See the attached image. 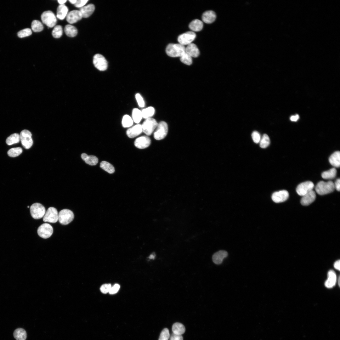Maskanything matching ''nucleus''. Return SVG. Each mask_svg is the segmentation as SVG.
I'll use <instances>...</instances> for the list:
<instances>
[{
	"instance_id": "bf43d9fd",
	"label": "nucleus",
	"mask_w": 340,
	"mask_h": 340,
	"mask_svg": "<svg viewBox=\"0 0 340 340\" xmlns=\"http://www.w3.org/2000/svg\"><path fill=\"white\" fill-rule=\"evenodd\" d=\"M27 207H28V208H29V206H27Z\"/></svg>"
},
{
	"instance_id": "4c0bfd02",
	"label": "nucleus",
	"mask_w": 340,
	"mask_h": 340,
	"mask_svg": "<svg viewBox=\"0 0 340 340\" xmlns=\"http://www.w3.org/2000/svg\"><path fill=\"white\" fill-rule=\"evenodd\" d=\"M22 152V149L20 147L12 148L8 151V154L11 157H14L19 156Z\"/></svg>"
},
{
	"instance_id": "412c9836",
	"label": "nucleus",
	"mask_w": 340,
	"mask_h": 340,
	"mask_svg": "<svg viewBox=\"0 0 340 340\" xmlns=\"http://www.w3.org/2000/svg\"><path fill=\"white\" fill-rule=\"evenodd\" d=\"M328 278L325 282V286L328 288H331L334 286L336 282V275L334 271L330 270L328 271Z\"/></svg>"
},
{
	"instance_id": "13d9d810",
	"label": "nucleus",
	"mask_w": 340,
	"mask_h": 340,
	"mask_svg": "<svg viewBox=\"0 0 340 340\" xmlns=\"http://www.w3.org/2000/svg\"><path fill=\"white\" fill-rule=\"evenodd\" d=\"M339 280H340V279H339H339H338V285L339 286V285H340V284H339L340 281H339Z\"/></svg>"
},
{
	"instance_id": "e433bc0d",
	"label": "nucleus",
	"mask_w": 340,
	"mask_h": 340,
	"mask_svg": "<svg viewBox=\"0 0 340 340\" xmlns=\"http://www.w3.org/2000/svg\"><path fill=\"white\" fill-rule=\"evenodd\" d=\"M122 123L124 128H128L133 125V120L129 116L126 115L123 117Z\"/></svg>"
},
{
	"instance_id": "8fccbe9b",
	"label": "nucleus",
	"mask_w": 340,
	"mask_h": 340,
	"mask_svg": "<svg viewBox=\"0 0 340 340\" xmlns=\"http://www.w3.org/2000/svg\"><path fill=\"white\" fill-rule=\"evenodd\" d=\"M170 340H183V338L181 335H177L173 333L170 337Z\"/></svg>"
},
{
	"instance_id": "9b49d317",
	"label": "nucleus",
	"mask_w": 340,
	"mask_h": 340,
	"mask_svg": "<svg viewBox=\"0 0 340 340\" xmlns=\"http://www.w3.org/2000/svg\"><path fill=\"white\" fill-rule=\"evenodd\" d=\"M53 229L52 226L49 224L45 223L41 224L37 230L38 235L44 239H47L52 235Z\"/></svg>"
},
{
	"instance_id": "bb28decb",
	"label": "nucleus",
	"mask_w": 340,
	"mask_h": 340,
	"mask_svg": "<svg viewBox=\"0 0 340 340\" xmlns=\"http://www.w3.org/2000/svg\"><path fill=\"white\" fill-rule=\"evenodd\" d=\"M189 28L192 31H198L201 30L203 27V22L201 20L195 19L192 21L189 24Z\"/></svg>"
},
{
	"instance_id": "58836bf2",
	"label": "nucleus",
	"mask_w": 340,
	"mask_h": 340,
	"mask_svg": "<svg viewBox=\"0 0 340 340\" xmlns=\"http://www.w3.org/2000/svg\"><path fill=\"white\" fill-rule=\"evenodd\" d=\"M52 34L54 38L60 37L63 34V29L62 26L60 25L55 26L52 31Z\"/></svg>"
},
{
	"instance_id": "09e8293b",
	"label": "nucleus",
	"mask_w": 340,
	"mask_h": 340,
	"mask_svg": "<svg viewBox=\"0 0 340 340\" xmlns=\"http://www.w3.org/2000/svg\"><path fill=\"white\" fill-rule=\"evenodd\" d=\"M88 1V0H76L74 5L76 7L81 8L83 7Z\"/></svg>"
},
{
	"instance_id": "ea45409f",
	"label": "nucleus",
	"mask_w": 340,
	"mask_h": 340,
	"mask_svg": "<svg viewBox=\"0 0 340 340\" xmlns=\"http://www.w3.org/2000/svg\"><path fill=\"white\" fill-rule=\"evenodd\" d=\"M270 139L268 136L266 134H264L261 139L259 142L260 146L263 148L267 147L269 144Z\"/></svg>"
},
{
	"instance_id": "79ce46f5",
	"label": "nucleus",
	"mask_w": 340,
	"mask_h": 340,
	"mask_svg": "<svg viewBox=\"0 0 340 340\" xmlns=\"http://www.w3.org/2000/svg\"><path fill=\"white\" fill-rule=\"evenodd\" d=\"M32 31L30 28H27L22 30L19 31L17 33L18 36L20 38H23L31 35Z\"/></svg>"
},
{
	"instance_id": "0eeeda50",
	"label": "nucleus",
	"mask_w": 340,
	"mask_h": 340,
	"mask_svg": "<svg viewBox=\"0 0 340 340\" xmlns=\"http://www.w3.org/2000/svg\"><path fill=\"white\" fill-rule=\"evenodd\" d=\"M20 136V140L23 147L26 149L30 148L33 143L31 132L27 130L24 129L21 132Z\"/></svg>"
},
{
	"instance_id": "1a4fd4ad",
	"label": "nucleus",
	"mask_w": 340,
	"mask_h": 340,
	"mask_svg": "<svg viewBox=\"0 0 340 340\" xmlns=\"http://www.w3.org/2000/svg\"><path fill=\"white\" fill-rule=\"evenodd\" d=\"M93 62L95 67L100 71H104L108 67V63L105 57L100 54H96L93 57Z\"/></svg>"
},
{
	"instance_id": "5701e85b",
	"label": "nucleus",
	"mask_w": 340,
	"mask_h": 340,
	"mask_svg": "<svg viewBox=\"0 0 340 340\" xmlns=\"http://www.w3.org/2000/svg\"><path fill=\"white\" fill-rule=\"evenodd\" d=\"M95 10V6L92 4H89L81 8L80 11L82 17L87 18L89 17L94 12Z\"/></svg>"
},
{
	"instance_id": "7c9ffc66",
	"label": "nucleus",
	"mask_w": 340,
	"mask_h": 340,
	"mask_svg": "<svg viewBox=\"0 0 340 340\" xmlns=\"http://www.w3.org/2000/svg\"><path fill=\"white\" fill-rule=\"evenodd\" d=\"M337 170L335 167H333L323 172L321 174V176L324 179H332L335 178Z\"/></svg>"
},
{
	"instance_id": "a878e982",
	"label": "nucleus",
	"mask_w": 340,
	"mask_h": 340,
	"mask_svg": "<svg viewBox=\"0 0 340 340\" xmlns=\"http://www.w3.org/2000/svg\"><path fill=\"white\" fill-rule=\"evenodd\" d=\"M68 11V8L65 4L59 5L57 10V18L61 20H63L66 16Z\"/></svg>"
},
{
	"instance_id": "603ef678",
	"label": "nucleus",
	"mask_w": 340,
	"mask_h": 340,
	"mask_svg": "<svg viewBox=\"0 0 340 340\" xmlns=\"http://www.w3.org/2000/svg\"><path fill=\"white\" fill-rule=\"evenodd\" d=\"M299 118V115L296 114L295 115L292 116L290 117V120L292 121L296 122L298 120Z\"/></svg>"
},
{
	"instance_id": "a211bd4d",
	"label": "nucleus",
	"mask_w": 340,
	"mask_h": 340,
	"mask_svg": "<svg viewBox=\"0 0 340 340\" xmlns=\"http://www.w3.org/2000/svg\"><path fill=\"white\" fill-rule=\"evenodd\" d=\"M142 132L141 125L138 124L128 129L126 134L128 137L132 138L139 135Z\"/></svg>"
},
{
	"instance_id": "6ab92c4d",
	"label": "nucleus",
	"mask_w": 340,
	"mask_h": 340,
	"mask_svg": "<svg viewBox=\"0 0 340 340\" xmlns=\"http://www.w3.org/2000/svg\"><path fill=\"white\" fill-rule=\"evenodd\" d=\"M228 255L227 252L224 250H220L214 253L212 256V260L214 263L219 264L222 263L223 259Z\"/></svg>"
},
{
	"instance_id": "49530a36",
	"label": "nucleus",
	"mask_w": 340,
	"mask_h": 340,
	"mask_svg": "<svg viewBox=\"0 0 340 340\" xmlns=\"http://www.w3.org/2000/svg\"><path fill=\"white\" fill-rule=\"evenodd\" d=\"M111 287L110 284H104L101 286L100 290L102 293L105 294L109 292Z\"/></svg>"
},
{
	"instance_id": "c756f323",
	"label": "nucleus",
	"mask_w": 340,
	"mask_h": 340,
	"mask_svg": "<svg viewBox=\"0 0 340 340\" xmlns=\"http://www.w3.org/2000/svg\"><path fill=\"white\" fill-rule=\"evenodd\" d=\"M64 31L66 35L70 37H75L78 32L76 28L71 25H67L65 26Z\"/></svg>"
},
{
	"instance_id": "37998d69",
	"label": "nucleus",
	"mask_w": 340,
	"mask_h": 340,
	"mask_svg": "<svg viewBox=\"0 0 340 340\" xmlns=\"http://www.w3.org/2000/svg\"><path fill=\"white\" fill-rule=\"evenodd\" d=\"M170 337L168 329L165 328L161 332L158 340H168Z\"/></svg>"
},
{
	"instance_id": "f03ea898",
	"label": "nucleus",
	"mask_w": 340,
	"mask_h": 340,
	"mask_svg": "<svg viewBox=\"0 0 340 340\" xmlns=\"http://www.w3.org/2000/svg\"><path fill=\"white\" fill-rule=\"evenodd\" d=\"M185 47L179 44H169L167 47L166 51L167 55L171 57H181L185 52Z\"/></svg>"
},
{
	"instance_id": "7ed1b4c3",
	"label": "nucleus",
	"mask_w": 340,
	"mask_h": 340,
	"mask_svg": "<svg viewBox=\"0 0 340 340\" xmlns=\"http://www.w3.org/2000/svg\"><path fill=\"white\" fill-rule=\"evenodd\" d=\"M32 217L35 219H39L43 217L46 212L44 207L39 203L32 204L30 207Z\"/></svg>"
},
{
	"instance_id": "ddd939ff",
	"label": "nucleus",
	"mask_w": 340,
	"mask_h": 340,
	"mask_svg": "<svg viewBox=\"0 0 340 340\" xmlns=\"http://www.w3.org/2000/svg\"><path fill=\"white\" fill-rule=\"evenodd\" d=\"M196 36V34L193 31H189L180 35L178 40L179 44L182 45H188L194 40Z\"/></svg>"
},
{
	"instance_id": "a19ab883",
	"label": "nucleus",
	"mask_w": 340,
	"mask_h": 340,
	"mask_svg": "<svg viewBox=\"0 0 340 340\" xmlns=\"http://www.w3.org/2000/svg\"><path fill=\"white\" fill-rule=\"evenodd\" d=\"M180 60L182 63L188 65H190L192 63V57L185 52L180 57Z\"/></svg>"
},
{
	"instance_id": "3c124183",
	"label": "nucleus",
	"mask_w": 340,
	"mask_h": 340,
	"mask_svg": "<svg viewBox=\"0 0 340 340\" xmlns=\"http://www.w3.org/2000/svg\"><path fill=\"white\" fill-rule=\"evenodd\" d=\"M335 189H336L337 191H339L340 190V178L337 179L335 183H334Z\"/></svg>"
},
{
	"instance_id": "4be33fe9",
	"label": "nucleus",
	"mask_w": 340,
	"mask_h": 340,
	"mask_svg": "<svg viewBox=\"0 0 340 340\" xmlns=\"http://www.w3.org/2000/svg\"><path fill=\"white\" fill-rule=\"evenodd\" d=\"M185 52L191 57L196 58L200 54L199 50L196 45L194 43H191L188 44L185 48Z\"/></svg>"
},
{
	"instance_id": "473e14b6",
	"label": "nucleus",
	"mask_w": 340,
	"mask_h": 340,
	"mask_svg": "<svg viewBox=\"0 0 340 340\" xmlns=\"http://www.w3.org/2000/svg\"><path fill=\"white\" fill-rule=\"evenodd\" d=\"M100 167L109 173H113L115 168L110 163L105 161H103L100 163Z\"/></svg>"
},
{
	"instance_id": "39448f33",
	"label": "nucleus",
	"mask_w": 340,
	"mask_h": 340,
	"mask_svg": "<svg viewBox=\"0 0 340 340\" xmlns=\"http://www.w3.org/2000/svg\"><path fill=\"white\" fill-rule=\"evenodd\" d=\"M41 19L43 23L50 28L54 26L57 22L55 15L52 12L49 10L44 11L42 14Z\"/></svg>"
},
{
	"instance_id": "4468645a",
	"label": "nucleus",
	"mask_w": 340,
	"mask_h": 340,
	"mask_svg": "<svg viewBox=\"0 0 340 340\" xmlns=\"http://www.w3.org/2000/svg\"><path fill=\"white\" fill-rule=\"evenodd\" d=\"M289 196V193L287 190H281L274 193L272 196V199L275 203H280L286 201Z\"/></svg>"
},
{
	"instance_id": "393cba45",
	"label": "nucleus",
	"mask_w": 340,
	"mask_h": 340,
	"mask_svg": "<svg viewBox=\"0 0 340 340\" xmlns=\"http://www.w3.org/2000/svg\"><path fill=\"white\" fill-rule=\"evenodd\" d=\"M81 157L87 164L90 165H95L97 164L98 162V158L94 156H88L86 153H83L82 154Z\"/></svg>"
},
{
	"instance_id": "423d86ee",
	"label": "nucleus",
	"mask_w": 340,
	"mask_h": 340,
	"mask_svg": "<svg viewBox=\"0 0 340 340\" xmlns=\"http://www.w3.org/2000/svg\"><path fill=\"white\" fill-rule=\"evenodd\" d=\"M158 124L154 119L150 118H147L141 125L142 131L147 136H149L156 128Z\"/></svg>"
},
{
	"instance_id": "2eb2a0df",
	"label": "nucleus",
	"mask_w": 340,
	"mask_h": 340,
	"mask_svg": "<svg viewBox=\"0 0 340 340\" xmlns=\"http://www.w3.org/2000/svg\"><path fill=\"white\" fill-rule=\"evenodd\" d=\"M151 140L147 136H142L137 138L134 142L135 146L138 148L144 149L148 147L150 144Z\"/></svg>"
},
{
	"instance_id": "6e6552de",
	"label": "nucleus",
	"mask_w": 340,
	"mask_h": 340,
	"mask_svg": "<svg viewBox=\"0 0 340 340\" xmlns=\"http://www.w3.org/2000/svg\"><path fill=\"white\" fill-rule=\"evenodd\" d=\"M156 129L154 133V137L157 140L164 139L167 135L168 130L167 124L162 121L158 124Z\"/></svg>"
},
{
	"instance_id": "f8f14e48",
	"label": "nucleus",
	"mask_w": 340,
	"mask_h": 340,
	"mask_svg": "<svg viewBox=\"0 0 340 340\" xmlns=\"http://www.w3.org/2000/svg\"><path fill=\"white\" fill-rule=\"evenodd\" d=\"M314 187L312 182L307 181L299 184L296 189V191L299 195L302 196L312 190Z\"/></svg>"
},
{
	"instance_id": "c03bdc74",
	"label": "nucleus",
	"mask_w": 340,
	"mask_h": 340,
	"mask_svg": "<svg viewBox=\"0 0 340 340\" xmlns=\"http://www.w3.org/2000/svg\"><path fill=\"white\" fill-rule=\"evenodd\" d=\"M252 137L254 142L256 143L259 142L261 138L260 135L258 132L253 131L252 134Z\"/></svg>"
},
{
	"instance_id": "f257e3e1",
	"label": "nucleus",
	"mask_w": 340,
	"mask_h": 340,
	"mask_svg": "<svg viewBox=\"0 0 340 340\" xmlns=\"http://www.w3.org/2000/svg\"><path fill=\"white\" fill-rule=\"evenodd\" d=\"M334 189V183L331 181L326 182L320 181L317 184L315 187L316 193L320 195L331 193Z\"/></svg>"
},
{
	"instance_id": "aec40b11",
	"label": "nucleus",
	"mask_w": 340,
	"mask_h": 340,
	"mask_svg": "<svg viewBox=\"0 0 340 340\" xmlns=\"http://www.w3.org/2000/svg\"><path fill=\"white\" fill-rule=\"evenodd\" d=\"M216 18V13L212 10H208L204 12L202 16L203 21L207 24H210L213 22Z\"/></svg>"
},
{
	"instance_id": "4d7b16f0",
	"label": "nucleus",
	"mask_w": 340,
	"mask_h": 340,
	"mask_svg": "<svg viewBox=\"0 0 340 340\" xmlns=\"http://www.w3.org/2000/svg\"><path fill=\"white\" fill-rule=\"evenodd\" d=\"M69 1L71 3L75 4L76 2V0H69Z\"/></svg>"
},
{
	"instance_id": "2f4dec72",
	"label": "nucleus",
	"mask_w": 340,
	"mask_h": 340,
	"mask_svg": "<svg viewBox=\"0 0 340 340\" xmlns=\"http://www.w3.org/2000/svg\"><path fill=\"white\" fill-rule=\"evenodd\" d=\"M20 140V134L17 133H14L7 138L6 142L8 145H10L18 143Z\"/></svg>"
},
{
	"instance_id": "5fc2aeb1",
	"label": "nucleus",
	"mask_w": 340,
	"mask_h": 340,
	"mask_svg": "<svg viewBox=\"0 0 340 340\" xmlns=\"http://www.w3.org/2000/svg\"><path fill=\"white\" fill-rule=\"evenodd\" d=\"M67 1L66 0H58V2L60 5L64 4V3Z\"/></svg>"
},
{
	"instance_id": "b1692460",
	"label": "nucleus",
	"mask_w": 340,
	"mask_h": 340,
	"mask_svg": "<svg viewBox=\"0 0 340 340\" xmlns=\"http://www.w3.org/2000/svg\"><path fill=\"white\" fill-rule=\"evenodd\" d=\"M330 164L335 167H338L340 165V152L336 151L332 153L329 158Z\"/></svg>"
},
{
	"instance_id": "cd10ccee",
	"label": "nucleus",
	"mask_w": 340,
	"mask_h": 340,
	"mask_svg": "<svg viewBox=\"0 0 340 340\" xmlns=\"http://www.w3.org/2000/svg\"><path fill=\"white\" fill-rule=\"evenodd\" d=\"M13 336L16 340H26L27 337V333L24 329L19 328L14 331Z\"/></svg>"
},
{
	"instance_id": "6e6d98bb",
	"label": "nucleus",
	"mask_w": 340,
	"mask_h": 340,
	"mask_svg": "<svg viewBox=\"0 0 340 340\" xmlns=\"http://www.w3.org/2000/svg\"><path fill=\"white\" fill-rule=\"evenodd\" d=\"M155 256L156 255L155 253H153L150 255V256L149 257V258L150 259H154L155 258Z\"/></svg>"
},
{
	"instance_id": "f704fd0d",
	"label": "nucleus",
	"mask_w": 340,
	"mask_h": 340,
	"mask_svg": "<svg viewBox=\"0 0 340 340\" xmlns=\"http://www.w3.org/2000/svg\"><path fill=\"white\" fill-rule=\"evenodd\" d=\"M155 111L154 108L151 106L143 109L141 111L143 117L146 119L150 118L154 115Z\"/></svg>"
},
{
	"instance_id": "de8ad7c7",
	"label": "nucleus",
	"mask_w": 340,
	"mask_h": 340,
	"mask_svg": "<svg viewBox=\"0 0 340 340\" xmlns=\"http://www.w3.org/2000/svg\"><path fill=\"white\" fill-rule=\"evenodd\" d=\"M120 288V285L118 284H116L111 287L109 292L111 294H115L118 292Z\"/></svg>"
},
{
	"instance_id": "f3484780",
	"label": "nucleus",
	"mask_w": 340,
	"mask_h": 340,
	"mask_svg": "<svg viewBox=\"0 0 340 340\" xmlns=\"http://www.w3.org/2000/svg\"><path fill=\"white\" fill-rule=\"evenodd\" d=\"M316 197L315 191L312 190L302 196L301 203L303 206H308L315 200Z\"/></svg>"
},
{
	"instance_id": "20e7f679",
	"label": "nucleus",
	"mask_w": 340,
	"mask_h": 340,
	"mask_svg": "<svg viewBox=\"0 0 340 340\" xmlns=\"http://www.w3.org/2000/svg\"><path fill=\"white\" fill-rule=\"evenodd\" d=\"M74 214L71 210L63 209L58 214V220L62 225H66L71 223L74 218Z\"/></svg>"
},
{
	"instance_id": "864d4df0",
	"label": "nucleus",
	"mask_w": 340,
	"mask_h": 340,
	"mask_svg": "<svg viewBox=\"0 0 340 340\" xmlns=\"http://www.w3.org/2000/svg\"><path fill=\"white\" fill-rule=\"evenodd\" d=\"M340 261L339 260L336 261L334 264V266L335 268L339 271L340 270Z\"/></svg>"
},
{
	"instance_id": "dca6fc26",
	"label": "nucleus",
	"mask_w": 340,
	"mask_h": 340,
	"mask_svg": "<svg viewBox=\"0 0 340 340\" xmlns=\"http://www.w3.org/2000/svg\"><path fill=\"white\" fill-rule=\"evenodd\" d=\"M82 18V14L79 10H74L68 13L66 20L70 24H72L76 22Z\"/></svg>"
},
{
	"instance_id": "a18cd8bd",
	"label": "nucleus",
	"mask_w": 340,
	"mask_h": 340,
	"mask_svg": "<svg viewBox=\"0 0 340 340\" xmlns=\"http://www.w3.org/2000/svg\"><path fill=\"white\" fill-rule=\"evenodd\" d=\"M135 98L138 104L140 107H143L144 106V102L142 96L139 93L135 95Z\"/></svg>"
},
{
	"instance_id": "c9c22d12",
	"label": "nucleus",
	"mask_w": 340,
	"mask_h": 340,
	"mask_svg": "<svg viewBox=\"0 0 340 340\" xmlns=\"http://www.w3.org/2000/svg\"><path fill=\"white\" fill-rule=\"evenodd\" d=\"M31 29L35 32H39L42 31L43 26L42 23L39 21L37 20H33L31 24Z\"/></svg>"
},
{
	"instance_id": "72a5a7b5",
	"label": "nucleus",
	"mask_w": 340,
	"mask_h": 340,
	"mask_svg": "<svg viewBox=\"0 0 340 340\" xmlns=\"http://www.w3.org/2000/svg\"><path fill=\"white\" fill-rule=\"evenodd\" d=\"M143 117L141 111L135 108L132 111V119L135 123H139Z\"/></svg>"
},
{
	"instance_id": "9d476101",
	"label": "nucleus",
	"mask_w": 340,
	"mask_h": 340,
	"mask_svg": "<svg viewBox=\"0 0 340 340\" xmlns=\"http://www.w3.org/2000/svg\"><path fill=\"white\" fill-rule=\"evenodd\" d=\"M58 220V213L57 210L53 207L48 208L43 217V221L54 223L57 222Z\"/></svg>"
},
{
	"instance_id": "c85d7f7f",
	"label": "nucleus",
	"mask_w": 340,
	"mask_h": 340,
	"mask_svg": "<svg viewBox=\"0 0 340 340\" xmlns=\"http://www.w3.org/2000/svg\"><path fill=\"white\" fill-rule=\"evenodd\" d=\"M172 330L173 333L177 335H181L184 333L185 329L182 324L176 322L173 325Z\"/></svg>"
}]
</instances>
